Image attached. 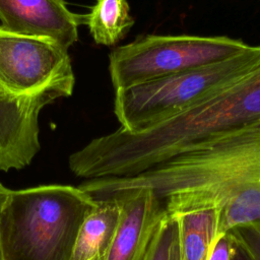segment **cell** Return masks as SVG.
Instances as JSON below:
<instances>
[{"label":"cell","mask_w":260,"mask_h":260,"mask_svg":"<svg viewBox=\"0 0 260 260\" xmlns=\"http://www.w3.org/2000/svg\"><path fill=\"white\" fill-rule=\"evenodd\" d=\"M92 199L150 190L171 216L220 209L219 234L260 221V123L197 142L131 177L85 180Z\"/></svg>","instance_id":"1"},{"label":"cell","mask_w":260,"mask_h":260,"mask_svg":"<svg viewBox=\"0 0 260 260\" xmlns=\"http://www.w3.org/2000/svg\"><path fill=\"white\" fill-rule=\"evenodd\" d=\"M260 123V65L246 77L172 119L139 132L121 128L69 157L86 180L138 175L204 139Z\"/></svg>","instance_id":"2"},{"label":"cell","mask_w":260,"mask_h":260,"mask_svg":"<svg viewBox=\"0 0 260 260\" xmlns=\"http://www.w3.org/2000/svg\"><path fill=\"white\" fill-rule=\"evenodd\" d=\"M95 205L69 185L10 190L1 216L3 260H70L80 225Z\"/></svg>","instance_id":"3"},{"label":"cell","mask_w":260,"mask_h":260,"mask_svg":"<svg viewBox=\"0 0 260 260\" xmlns=\"http://www.w3.org/2000/svg\"><path fill=\"white\" fill-rule=\"evenodd\" d=\"M260 65V46L226 60L115 89L114 113L122 130L149 129L203 103Z\"/></svg>","instance_id":"4"},{"label":"cell","mask_w":260,"mask_h":260,"mask_svg":"<svg viewBox=\"0 0 260 260\" xmlns=\"http://www.w3.org/2000/svg\"><path fill=\"white\" fill-rule=\"evenodd\" d=\"M249 44L224 36L148 35L119 46L109 56L115 89L232 58Z\"/></svg>","instance_id":"5"},{"label":"cell","mask_w":260,"mask_h":260,"mask_svg":"<svg viewBox=\"0 0 260 260\" xmlns=\"http://www.w3.org/2000/svg\"><path fill=\"white\" fill-rule=\"evenodd\" d=\"M68 50L50 39L18 35L0 25V88L15 96L73 92Z\"/></svg>","instance_id":"6"},{"label":"cell","mask_w":260,"mask_h":260,"mask_svg":"<svg viewBox=\"0 0 260 260\" xmlns=\"http://www.w3.org/2000/svg\"><path fill=\"white\" fill-rule=\"evenodd\" d=\"M53 94L15 96L0 88V171L28 166L41 148L39 115Z\"/></svg>","instance_id":"7"},{"label":"cell","mask_w":260,"mask_h":260,"mask_svg":"<svg viewBox=\"0 0 260 260\" xmlns=\"http://www.w3.org/2000/svg\"><path fill=\"white\" fill-rule=\"evenodd\" d=\"M86 14L68 9L65 0H0L1 26L9 31L50 39L69 49Z\"/></svg>","instance_id":"8"},{"label":"cell","mask_w":260,"mask_h":260,"mask_svg":"<svg viewBox=\"0 0 260 260\" xmlns=\"http://www.w3.org/2000/svg\"><path fill=\"white\" fill-rule=\"evenodd\" d=\"M108 198L121 202L122 214L103 260H143L153 234L167 213L164 202L150 190L120 193L103 199Z\"/></svg>","instance_id":"9"},{"label":"cell","mask_w":260,"mask_h":260,"mask_svg":"<svg viewBox=\"0 0 260 260\" xmlns=\"http://www.w3.org/2000/svg\"><path fill=\"white\" fill-rule=\"evenodd\" d=\"M77 234L70 260H103L119 226L122 204L118 199L95 200Z\"/></svg>","instance_id":"10"},{"label":"cell","mask_w":260,"mask_h":260,"mask_svg":"<svg viewBox=\"0 0 260 260\" xmlns=\"http://www.w3.org/2000/svg\"><path fill=\"white\" fill-rule=\"evenodd\" d=\"M172 217L178 223L181 259L207 260L215 240L220 235V209L218 207H204Z\"/></svg>","instance_id":"11"},{"label":"cell","mask_w":260,"mask_h":260,"mask_svg":"<svg viewBox=\"0 0 260 260\" xmlns=\"http://www.w3.org/2000/svg\"><path fill=\"white\" fill-rule=\"evenodd\" d=\"M85 24L96 44L113 46L128 34L134 19L127 0H95Z\"/></svg>","instance_id":"12"},{"label":"cell","mask_w":260,"mask_h":260,"mask_svg":"<svg viewBox=\"0 0 260 260\" xmlns=\"http://www.w3.org/2000/svg\"><path fill=\"white\" fill-rule=\"evenodd\" d=\"M177 232V220L166 213L153 234L143 260H167L171 243Z\"/></svg>","instance_id":"13"},{"label":"cell","mask_w":260,"mask_h":260,"mask_svg":"<svg viewBox=\"0 0 260 260\" xmlns=\"http://www.w3.org/2000/svg\"><path fill=\"white\" fill-rule=\"evenodd\" d=\"M230 233L254 260H260V221L234 228Z\"/></svg>","instance_id":"14"},{"label":"cell","mask_w":260,"mask_h":260,"mask_svg":"<svg viewBox=\"0 0 260 260\" xmlns=\"http://www.w3.org/2000/svg\"><path fill=\"white\" fill-rule=\"evenodd\" d=\"M235 247L234 237L230 232L220 234L215 240L207 260H231Z\"/></svg>","instance_id":"15"},{"label":"cell","mask_w":260,"mask_h":260,"mask_svg":"<svg viewBox=\"0 0 260 260\" xmlns=\"http://www.w3.org/2000/svg\"><path fill=\"white\" fill-rule=\"evenodd\" d=\"M231 260H254V259L250 255V253L235 240V247H234V252Z\"/></svg>","instance_id":"16"},{"label":"cell","mask_w":260,"mask_h":260,"mask_svg":"<svg viewBox=\"0 0 260 260\" xmlns=\"http://www.w3.org/2000/svg\"><path fill=\"white\" fill-rule=\"evenodd\" d=\"M10 193V190L7 189L6 187H4L1 183H0V260H3V256H2V247H1V216H2V211H3V207L5 205V202L8 198V195Z\"/></svg>","instance_id":"17"},{"label":"cell","mask_w":260,"mask_h":260,"mask_svg":"<svg viewBox=\"0 0 260 260\" xmlns=\"http://www.w3.org/2000/svg\"><path fill=\"white\" fill-rule=\"evenodd\" d=\"M167 260H182L181 255H180V250H179V242H178V232L175 235L170 249H169V254H168V259Z\"/></svg>","instance_id":"18"}]
</instances>
